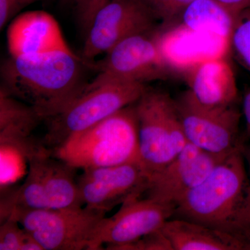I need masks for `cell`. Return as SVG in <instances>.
Segmentation results:
<instances>
[{"label": "cell", "instance_id": "obj_29", "mask_svg": "<svg viewBox=\"0 0 250 250\" xmlns=\"http://www.w3.org/2000/svg\"><path fill=\"white\" fill-rule=\"evenodd\" d=\"M243 156H244L245 161H246L248 166V177H249V182L250 185V146H243Z\"/></svg>", "mask_w": 250, "mask_h": 250}, {"label": "cell", "instance_id": "obj_24", "mask_svg": "<svg viewBox=\"0 0 250 250\" xmlns=\"http://www.w3.org/2000/svg\"><path fill=\"white\" fill-rule=\"evenodd\" d=\"M123 250H173L165 235L161 229L149 233L137 241L122 248Z\"/></svg>", "mask_w": 250, "mask_h": 250}, {"label": "cell", "instance_id": "obj_8", "mask_svg": "<svg viewBox=\"0 0 250 250\" xmlns=\"http://www.w3.org/2000/svg\"><path fill=\"white\" fill-rule=\"evenodd\" d=\"M150 33L129 36L118 42L94 62L98 71L85 88H92L112 81H129L145 83L165 76L169 68L155 36Z\"/></svg>", "mask_w": 250, "mask_h": 250}, {"label": "cell", "instance_id": "obj_25", "mask_svg": "<svg viewBox=\"0 0 250 250\" xmlns=\"http://www.w3.org/2000/svg\"><path fill=\"white\" fill-rule=\"evenodd\" d=\"M39 1L42 0H0V28L3 29L24 8Z\"/></svg>", "mask_w": 250, "mask_h": 250}, {"label": "cell", "instance_id": "obj_12", "mask_svg": "<svg viewBox=\"0 0 250 250\" xmlns=\"http://www.w3.org/2000/svg\"><path fill=\"white\" fill-rule=\"evenodd\" d=\"M228 156L213 154L188 143L170 163L149 173L144 195L177 207Z\"/></svg>", "mask_w": 250, "mask_h": 250}, {"label": "cell", "instance_id": "obj_19", "mask_svg": "<svg viewBox=\"0 0 250 250\" xmlns=\"http://www.w3.org/2000/svg\"><path fill=\"white\" fill-rule=\"evenodd\" d=\"M44 121L30 105L0 87V144L24 141Z\"/></svg>", "mask_w": 250, "mask_h": 250}, {"label": "cell", "instance_id": "obj_22", "mask_svg": "<svg viewBox=\"0 0 250 250\" xmlns=\"http://www.w3.org/2000/svg\"><path fill=\"white\" fill-rule=\"evenodd\" d=\"M27 233L18 220L10 215L1 222L0 250H21Z\"/></svg>", "mask_w": 250, "mask_h": 250}, {"label": "cell", "instance_id": "obj_26", "mask_svg": "<svg viewBox=\"0 0 250 250\" xmlns=\"http://www.w3.org/2000/svg\"><path fill=\"white\" fill-rule=\"evenodd\" d=\"M109 0H85L84 3L77 10L81 24L85 31L88 30L97 12Z\"/></svg>", "mask_w": 250, "mask_h": 250}, {"label": "cell", "instance_id": "obj_11", "mask_svg": "<svg viewBox=\"0 0 250 250\" xmlns=\"http://www.w3.org/2000/svg\"><path fill=\"white\" fill-rule=\"evenodd\" d=\"M149 174L141 163L83 170L77 178L83 207L106 214L117 206L144 195Z\"/></svg>", "mask_w": 250, "mask_h": 250}, {"label": "cell", "instance_id": "obj_9", "mask_svg": "<svg viewBox=\"0 0 250 250\" xmlns=\"http://www.w3.org/2000/svg\"><path fill=\"white\" fill-rule=\"evenodd\" d=\"M156 19L145 0H109L86 31L82 57L92 61L129 36L152 32Z\"/></svg>", "mask_w": 250, "mask_h": 250}, {"label": "cell", "instance_id": "obj_4", "mask_svg": "<svg viewBox=\"0 0 250 250\" xmlns=\"http://www.w3.org/2000/svg\"><path fill=\"white\" fill-rule=\"evenodd\" d=\"M147 88L145 83L129 81H112L85 88L66 109L45 120L47 128L42 143L52 150L71 135L134 104Z\"/></svg>", "mask_w": 250, "mask_h": 250}, {"label": "cell", "instance_id": "obj_14", "mask_svg": "<svg viewBox=\"0 0 250 250\" xmlns=\"http://www.w3.org/2000/svg\"><path fill=\"white\" fill-rule=\"evenodd\" d=\"M169 67L190 70L208 59L225 57L231 40L191 30L183 25L154 36Z\"/></svg>", "mask_w": 250, "mask_h": 250}, {"label": "cell", "instance_id": "obj_13", "mask_svg": "<svg viewBox=\"0 0 250 250\" xmlns=\"http://www.w3.org/2000/svg\"><path fill=\"white\" fill-rule=\"evenodd\" d=\"M6 39L10 56L71 50L58 22L44 11L18 14L9 23Z\"/></svg>", "mask_w": 250, "mask_h": 250}, {"label": "cell", "instance_id": "obj_30", "mask_svg": "<svg viewBox=\"0 0 250 250\" xmlns=\"http://www.w3.org/2000/svg\"><path fill=\"white\" fill-rule=\"evenodd\" d=\"M62 1L64 2L67 3V4L75 6L77 10L84 3L85 0H62Z\"/></svg>", "mask_w": 250, "mask_h": 250}, {"label": "cell", "instance_id": "obj_28", "mask_svg": "<svg viewBox=\"0 0 250 250\" xmlns=\"http://www.w3.org/2000/svg\"><path fill=\"white\" fill-rule=\"evenodd\" d=\"M243 109L246 119L247 135L250 137V90L245 95Z\"/></svg>", "mask_w": 250, "mask_h": 250}, {"label": "cell", "instance_id": "obj_21", "mask_svg": "<svg viewBox=\"0 0 250 250\" xmlns=\"http://www.w3.org/2000/svg\"><path fill=\"white\" fill-rule=\"evenodd\" d=\"M237 55L250 70V8L239 15L231 36Z\"/></svg>", "mask_w": 250, "mask_h": 250}, {"label": "cell", "instance_id": "obj_6", "mask_svg": "<svg viewBox=\"0 0 250 250\" xmlns=\"http://www.w3.org/2000/svg\"><path fill=\"white\" fill-rule=\"evenodd\" d=\"M105 215L83 207L14 210L9 216L14 217L43 250H88Z\"/></svg>", "mask_w": 250, "mask_h": 250}, {"label": "cell", "instance_id": "obj_27", "mask_svg": "<svg viewBox=\"0 0 250 250\" xmlns=\"http://www.w3.org/2000/svg\"><path fill=\"white\" fill-rule=\"evenodd\" d=\"M238 18L245 10L250 8V0H216Z\"/></svg>", "mask_w": 250, "mask_h": 250}, {"label": "cell", "instance_id": "obj_10", "mask_svg": "<svg viewBox=\"0 0 250 250\" xmlns=\"http://www.w3.org/2000/svg\"><path fill=\"white\" fill-rule=\"evenodd\" d=\"M176 207L146 197L131 199L110 218L102 220L88 250H122L142 237L161 229L173 216Z\"/></svg>", "mask_w": 250, "mask_h": 250}, {"label": "cell", "instance_id": "obj_3", "mask_svg": "<svg viewBox=\"0 0 250 250\" xmlns=\"http://www.w3.org/2000/svg\"><path fill=\"white\" fill-rule=\"evenodd\" d=\"M51 152L77 170L141 163L135 104L71 135Z\"/></svg>", "mask_w": 250, "mask_h": 250}, {"label": "cell", "instance_id": "obj_18", "mask_svg": "<svg viewBox=\"0 0 250 250\" xmlns=\"http://www.w3.org/2000/svg\"><path fill=\"white\" fill-rule=\"evenodd\" d=\"M46 149L31 157L28 161V170L22 185L1 197L0 205L1 222L14 210H39L49 208L42 180V157Z\"/></svg>", "mask_w": 250, "mask_h": 250}, {"label": "cell", "instance_id": "obj_17", "mask_svg": "<svg viewBox=\"0 0 250 250\" xmlns=\"http://www.w3.org/2000/svg\"><path fill=\"white\" fill-rule=\"evenodd\" d=\"M77 169L57 159L52 152L42 157L44 187L50 208H80L83 207L77 179Z\"/></svg>", "mask_w": 250, "mask_h": 250}, {"label": "cell", "instance_id": "obj_5", "mask_svg": "<svg viewBox=\"0 0 250 250\" xmlns=\"http://www.w3.org/2000/svg\"><path fill=\"white\" fill-rule=\"evenodd\" d=\"M135 109L141 163L151 173L170 163L188 142L175 101L168 94L147 88Z\"/></svg>", "mask_w": 250, "mask_h": 250}, {"label": "cell", "instance_id": "obj_16", "mask_svg": "<svg viewBox=\"0 0 250 250\" xmlns=\"http://www.w3.org/2000/svg\"><path fill=\"white\" fill-rule=\"evenodd\" d=\"M161 231L173 250H242L230 235L184 219L170 218Z\"/></svg>", "mask_w": 250, "mask_h": 250}, {"label": "cell", "instance_id": "obj_2", "mask_svg": "<svg viewBox=\"0 0 250 250\" xmlns=\"http://www.w3.org/2000/svg\"><path fill=\"white\" fill-rule=\"evenodd\" d=\"M243 147L227 156L189 192L176 207L173 216L230 235L242 250H250V185Z\"/></svg>", "mask_w": 250, "mask_h": 250}, {"label": "cell", "instance_id": "obj_7", "mask_svg": "<svg viewBox=\"0 0 250 250\" xmlns=\"http://www.w3.org/2000/svg\"><path fill=\"white\" fill-rule=\"evenodd\" d=\"M174 101L188 142L223 156L243 147L239 136L241 113L234 104L207 106L197 101L189 90Z\"/></svg>", "mask_w": 250, "mask_h": 250}, {"label": "cell", "instance_id": "obj_23", "mask_svg": "<svg viewBox=\"0 0 250 250\" xmlns=\"http://www.w3.org/2000/svg\"><path fill=\"white\" fill-rule=\"evenodd\" d=\"M156 18L170 21L180 16L195 0H145Z\"/></svg>", "mask_w": 250, "mask_h": 250}, {"label": "cell", "instance_id": "obj_1", "mask_svg": "<svg viewBox=\"0 0 250 250\" xmlns=\"http://www.w3.org/2000/svg\"><path fill=\"white\" fill-rule=\"evenodd\" d=\"M93 62L72 50L9 56L1 66V88L32 106L44 121L66 109L82 94Z\"/></svg>", "mask_w": 250, "mask_h": 250}, {"label": "cell", "instance_id": "obj_15", "mask_svg": "<svg viewBox=\"0 0 250 250\" xmlns=\"http://www.w3.org/2000/svg\"><path fill=\"white\" fill-rule=\"evenodd\" d=\"M188 72V90L200 103L225 106L236 103V77L232 67L224 57L205 61Z\"/></svg>", "mask_w": 250, "mask_h": 250}, {"label": "cell", "instance_id": "obj_20", "mask_svg": "<svg viewBox=\"0 0 250 250\" xmlns=\"http://www.w3.org/2000/svg\"><path fill=\"white\" fill-rule=\"evenodd\" d=\"M182 16L188 29L229 40L238 18L216 0H195Z\"/></svg>", "mask_w": 250, "mask_h": 250}]
</instances>
